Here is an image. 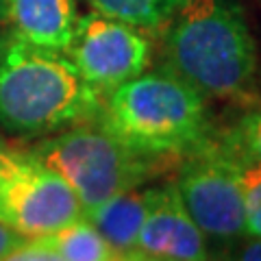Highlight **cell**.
Wrapping results in <instances>:
<instances>
[{"mask_svg":"<svg viewBox=\"0 0 261 261\" xmlns=\"http://www.w3.org/2000/svg\"><path fill=\"white\" fill-rule=\"evenodd\" d=\"M37 240L53 248L63 261H109L116 255L111 244L85 216Z\"/></svg>","mask_w":261,"mask_h":261,"instance_id":"cell-11","label":"cell"},{"mask_svg":"<svg viewBox=\"0 0 261 261\" xmlns=\"http://www.w3.org/2000/svg\"><path fill=\"white\" fill-rule=\"evenodd\" d=\"M0 261H63L53 248H48L39 240H24L20 246H15L11 252L0 259Z\"/></svg>","mask_w":261,"mask_h":261,"instance_id":"cell-15","label":"cell"},{"mask_svg":"<svg viewBox=\"0 0 261 261\" xmlns=\"http://www.w3.org/2000/svg\"><path fill=\"white\" fill-rule=\"evenodd\" d=\"M65 55L98 94L146 72L152 57L148 31L98 11L79 15Z\"/></svg>","mask_w":261,"mask_h":261,"instance_id":"cell-6","label":"cell"},{"mask_svg":"<svg viewBox=\"0 0 261 261\" xmlns=\"http://www.w3.org/2000/svg\"><path fill=\"white\" fill-rule=\"evenodd\" d=\"M174 185L183 207L205 235L216 240L246 238V211L238 172L220 146L211 148L207 144L192 152Z\"/></svg>","mask_w":261,"mask_h":261,"instance_id":"cell-7","label":"cell"},{"mask_svg":"<svg viewBox=\"0 0 261 261\" xmlns=\"http://www.w3.org/2000/svg\"><path fill=\"white\" fill-rule=\"evenodd\" d=\"M74 190L31 152H13L0 172V224L24 240L46 238L83 218Z\"/></svg>","mask_w":261,"mask_h":261,"instance_id":"cell-5","label":"cell"},{"mask_svg":"<svg viewBox=\"0 0 261 261\" xmlns=\"http://www.w3.org/2000/svg\"><path fill=\"white\" fill-rule=\"evenodd\" d=\"M157 196L159 187L135 185L126 192L111 196L100 205L87 209L83 216L100 231V235L111 244L116 252H133L137 235H140L142 224Z\"/></svg>","mask_w":261,"mask_h":261,"instance_id":"cell-10","label":"cell"},{"mask_svg":"<svg viewBox=\"0 0 261 261\" xmlns=\"http://www.w3.org/2000/svg\"><path fill=\"white\" fill-rule=\"evenodd\" d=\"M5 20L27 42L65 53L79 20L74 0H7Z\"/></svg>","mask_w":261,"mask_h":261,"instance_id":"cell-9","label":"cell"},{"mask_svg":"<svg viewBox=\"0 0 261 261\" xmlns=\"http://www.w3.org/2000/svg\"><path fill=\"white\" fill-rule=\"evenodd\" d=\"M163 31L168 70L207 100L255 98L257 44L240 0H178Z\"/></svg>","mask_w":261,"mask_h":261,"instance_id":"cell-1","label":"cell"},{"mask_svg":"<svg viewBox=\"0 0 261 261\" xmlns=\"http://www.w3.org/2000/svg\"><path fill=\"white\" fill-rule=\"evenodd\" d=\"M109 261H135V257H133V252H116Z\"/></svg>","mask_w":261,"mask_h":261,"instance_id":"cell-19","label":"cell"},{"mask_svg":"<svg viewBox=\"0 0 261 261\" xmlns=\"http://www.w3.org/2000/svg\"><path fill=\"white\" fill-rule=\"evenodd\" d=\"M31 154L74 190L85 211L142 185L154 161V157L128 148L102 126H76L48 137Z\"/></svg>","mask_w":261,"mask_h":261,"instance_id":"cell-4","label":"cell"},{"mask_svg":"<svg viewBox=\"0 0 261 261\" xmlns=\"http://www.w3.org/2000/svg\"><path fill=\"white\" fill-rule=\"evenodd\" d=\"M92 9L144 31H163L178 0H87Z\"/></svg>","mask_w":261,"mask_h":261,"instance_id":"cell-12","label":"cell"},{"mask_svg":"<svg viewBox=\"0 0 261 261\" xmlns=\"http://www.w3.org/2000/svg\"><path fill=\"white\" fill-rule=\"evenodd\" d=\"M9 154H11V150L5 146V142H3V137H0V172H3V168L7 166V161H9Z\"/></svg>","mask_w":261,"mask_h":261,"instance_id":"cell-18","label":"cell"},{"mask_svg":"<svg viewBox=\"0 0 261 261\" xmlns=\"http://www.w3.org/2000/svg\"><path fill=\"white\" fill-rule=\"evenodd\" d=\"M228 159L235 166L242 196H244L246 235L261 238V159H235V157H228Z\"/></svg>","mask_w":261,"mask_h":261,"instance_id":"cell-13","label":"cell"},{"mask_svg":"<svg viewBox=\"0 0 261 261\" xmlns=\"http://www.w3.org/2000/svg\"><path fill=\"white\" fill-rule=\"evenodd\" d=\"M207 235L190 218L174 183L159 187V196L137 235V255L174 261H207Z\"/></svg>","mask_w":261,"mask_h":261,"instance_id":"cell-8","label":"cell"},{"mask_svg":"<svg viewBox=\"0 0 261 261\" xmlns=\"http://www.w3.org/2000/svg\"><path fill=\"white\" fill-rule=\"evenodd\" d=\"M22 242H24L22 235H18L15 231H11L9 226L0 224V259H3L7 252H11L15 246H20Z\"/></svg>","mask_w":261,"mask_h":261,"instance_id":"cell-17","label":"cell"},{"mask_svg":"<svg viewBox=\"0 0 261 261\" xmlns=\"http://www.w3.org/2000/svg\"><path fill=\"white\" fill-rule=\"evenodd\" d=\"M228 261H261V238L246 235V240L240 244Z\"/></svg>","mask_w":261,"mask_h":261,"instance_id":"cell-16","label":"cell"},{"mask_svg":"<svg viewBox=\"0 0 261 261\" xmlns=\"http://www.w3.org/2000/svg\"><path fill=\"white\" fill-rule=\"evenodd\" d=\"M100 94L70 57L0 35V126L15 135L53 133L100 111Z\"/></svg>","mask_w":261,"mask_h":261,"instance_id":"cell-2","label":"cell"},{"mask_svg":"<svg viewBox=\"0 0 261 261\" xmlns=\"http://www.w3.org/2000/svg\"><path fill=\"white\" fill-rule=\"evenodd\" d=\"M5 9H7V0H0V20H5Z\"/></svg>","mask_w":261,"mask_h":261,"instance_id":"cell-21","label":"cell"},{"mask_svg":"<svg viewBox=\"0 0 261 261\" xmlns=\"http://www.w3.org/2000/svg\"><path fill=\"white\" fill-rule=\"evenodd\" d=\"M220 148L235 159H261V105H252L235 122Z\"/></svg>","mask_w":261,"mask_h":261,"instance_id":"cell-14","label":"cell"},{"mask_svg":"<svg viewBox=\"0 0 261 261\" xmlns=\"http://www.w3.org/2000/svg\"><path fill=\"white\" fill-rule=\"evenodd\" d=\"M135 261H174V259H161V257H146V255H137V252H133Z\"/></svg>","mask_w":261,"mask_h":261,"instance_id":"cell-20","label":"cell"},{"mask_svg":"<svg viewBox=\"0 0 261 261\" xmlns=\"http://www.w3.org/2000/svg\"><path fill=\"white\" fill-rule=\"evenodd\" d=\"M100 126L148 157L185 154L209 144V102L172 70L142 72L111 89Z\"/></svg>","mask_w":261,"mask_h":261,"instance_id":"cell-3","label":"cell"}]
</instances>
